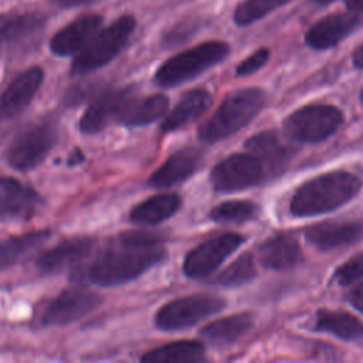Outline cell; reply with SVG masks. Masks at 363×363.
<instances>
[{
	"label": "cell",
	"instance_id": "obj_1",
	"mask_svg": "<svg viewBox=\"0 0 363 363\" xmlns=\"http://www.w3.org/2000/svg\"><path fill=\"white\" fill-rule=\"evenodd\" d=\"M166 257L160 238L146 233H123L113 238L88 265L85 278L99 286L122 285L146 272Z\"/></svg>",
	"mask_w": 363,
	"mask_h": 363
},
{
	"label": "cell",
	"instance_id": "obj_2",
	"mask_svg": "<svg viewBox=\"0 0 363 363\" xmlns=\"http://www.w3.org/2000/svg\"><path fill=\"white\" fill-rule=\"evenodd\" d=\"M360 189V177L350 172L320 174L298 187L291 200V213L296 217L329 213L352 200Z\"/></svg>",
	"mask_w": 363,
	"mask_h": 363
},
{
	"label": "cell",
	"instance_id": "obj_3",
	"mask_svg": "<svg viewBox=\"0 0 363 363\" xmlns=\"http://www.w3.org/2000/svg\"><path fill=\"white\" fill-rule=\"evenodd\" d=\"M264 102L265 96L259 88H242L228 94L199 129L200 140L214 143L234 135L258 115Z\"/></svg>",
	"mask_w": 363,
	"mask_h": 363
},
{
	"label": "cell",
	"instance_id": "obj_4",
	"mask_svg": "<svg viewBox=\"0 0 363 363\" xmlns=\"http://www.w3.org/2000/svg\"><path fill=\"white\" fill-rule=\"evenodd\" d=\"M135 27L136 20L133 16H122L105 28H99L89 43L75 55L71 64V74H89L112 61L126 45Z\"/></svg>",
	"mask_w": 363,
	"mask_h": 363
},
{
	"label": "cell",
	"instance_id": "obj_5",
	"mask_svg": "<svg viewBox=\"0 0 363 363\" xmlns=\"http://www.w3.org/2000/svg\"><path fill=\"white\" fill-rule=\"evenodd\" d=\"M228 51V44L223 41L201 43L166 60L156 71L155 82L163 88L180 85L223 61Z\"/></svg>",
	"mask_w": 363,
	"mask_h": 363
},
{
	"label": "cell",
	"instance_id": "obj_6",
	"mask_svg": "<svg viewBox=\"0 0 363 363\" xmlns=\"http://www.w3.org/2000/svg\"><path fill=\"white\" fill-rule=\"evenodd\" d=\"M343 113L332 105H308L292 112L284 122L288 139L299 143H318L332 136L342 125Z\"/></svg>",
	"mask_w": 363,
	"mask_h": 363
},
{
	"label": "cell",
	"instance_id": "obj_7",
	"mask_svg": "<svg viewBox=\"0 0 363 363\" xmlns=\"http://www.w3.org/2000/svg\"><path fill=\"white\" fill-rule=\"evenodd\" d=\"M224 305L223 298L210 294L182 296L163 305L155 316V323L160 330H182L220 312Z\"/></svg>",
	"mask_w": 363,
	"mask_h": 363
},
{
	"label": "cell",
	"instance_id": "obj_8",
	"mask_svg": "<svg viewBox=\"0 0 363 363\" xmlns=\"http://www.w3.org/2000/svg\"><path fill=\"white\" fill-rule=\"evenodd\" d=\"M268 177L264 163L252 153H235L217 163L210 174L214 190L221 193L254 187Z\"/></svg>",
	"mask_w": 363,
	"mask_h": 363
},
{
	"label": "cell",
	"instance_id": "obj_9",
	"mask_svg": "<svg viewBox=\"0 0 363 363\" xmlns=\"http://www.w3.org/2000/svg\"><path fill=\"white\" fill-rule=\"evenodd\" d=\"M57 142V129L52 123H38L18 135L7 152L11 167L26 172L38 166Z\"/></svg>",
	"mask_w": 363,
	"mask_h": 363
},
{
	"label": "cell",
	"instance_id": "obj_10",
	"mask_svg": "<svg viewBox=\"0 0 363 363\" xmlns=\"http://www.w3.org/2000/svg\"><path fill=\"white\" fill-rule=\"evenodd\" d=\"M244 238L235 233L213 237L191 250L183 262L184 274L191 279L211 275L241 244Z\"/></svg>",
	"mask_w": 363,
	"mask_h": 363
},
{
	"label": "cell",
	"instance_id": "obj_11",
	"mask_svg": "<svg viewBox=\"0 0 363 363\" xmlns=\"http://www.w3.org/2000/svg\"><path fill=\"white\" fill-rule=\"evenodd\" d=\"M99 302L95 292L79 286L69 288L44 305L38 320L43 326L67 325L94 311Z\"/></svg>",
	"mask_w": 363,
	"mask_h": 363
},
{
	"label": "cell",
	"instance_id": "obj_12",
	"mask_svg": "<svg viewBox=\"0 0 363 363\" xmlns=\"http://www.w3.org/2000/svg\"><path fill=\"white\" fill-rule=\"evenodd\" d=\"M136 98L133 86L105 91L86 108L79 121L81 130L84 133H96L111 122H121L126 109Z\"/></svg>",
	"mask_w": 363,
	"mask_h": 363
},
{
	"label": "cell",
	"instance_id": "obj_13",
	"mask_svg": "<svg viewBox=\"0 0 363 363\" xmlns=\"http://www.w3.org/2000/svg\"><path fill=\"white\" fill-rule=\"evenodd\" d=\"M363 23V13H332L318 20L306 33L305 43L313 50H328L349 37Z\"/></svg>",
	"mask_w": 363,
	"mask_h": 363
},
{
	"label": "cell",
	"instance_id": "obj_14",
	"mask_svg": "<svg viewBox=\"0 0 363 363\" xmlns=\"http://www.w3.org/2000/svg\"><path fill=\"white\" fill-rule=\"evenodd\" d=\"M40 206L34 189L13 177H0V220L26 221Z\"/></svg>",
	"mask_w": 363,
	"mask_h": 363
},
{
	"label": "cell",
	"instance_id": "obj_15",
	"mask_svg": "<svg viewBox=\"0 0 363 363\" xmlns=\"http://www.w3.org/2000/svg\"><path fill=\"white\" fill-rule=\"evenodd\" d=\"M41 67H31L18 74L0 94V122L17 116L34 98L43 84Z\"/></svg>",
	"mask_w": 363,
	"mask_h": 363
},
{
	"label": "cell",
	"instance_id": "obj_16",
	"mask_svg": "<svg viewBox=\"0 0 363 363\" xmlns=\"http://www.w3.org/2000/svg\"><path fill=\"white\" fill-rule=\"evenodd\" d=\"M101 14H84L58 30L51 41L50 50L60 57L77 55L102 26Z\"/></svg>",
	"mask_w": 363,
	"mask_h": 363
},
{
	"label": "cell",
	"instance_id": "obj_17",
	"mask_svg": "<svg viewBox=\"0 0 363 363\" xmlns=\"http://www.w3.org/2000/svg\"><path fill=\"white\" fill-rule=\"evenodd\" d=\"M95 245L92 238H69L51 250L43 252L37 259V268L43 274H58L61 271L78 267L89 257Z\"/></svg>",
	"mask_w": 363,
	"mask_h": 363
},
{
	"label": "cell",
	"instance_id": "obj_18",
	"mask_svg": "<svg viewBox=\"0 0 363 363\" xmlns=\"http://www.w3.org/2000/svg\"><path fill=\"white\" fill-rule=\"evenodd\" d=\"M245 149L264 163L268 177L284 172L294 153L292 147L277 130H264L255 133L245 142Z\"/></svg>",
	"mask_w": 363,
	"mask_h": 363
},
{
	"label": "cell",
	"instance_id": "obj_19",
	"mask_svg": "<svg viewBox=\"0 0 363 363\" xmlns=\"http://www.w3.org/2000/svg\"><path fill=\"white\" fill-rule=\"evenodd\" d=\"M363 227L359 223L323 221L306 228V240L319 250H335L349 245L360 238Z\"/></svg>",
	"mask_w": 363,
	"mask_h": 363
},
{
	"label": "cell",
	"instance_id": "obj_20",
	"mask_svg": "<svg viewBox=\"0 0 363 363\" xmlns=\"http://www.w3.org/2000/svg\"><path fill=\"white\" fill-rule=\"evenodd\" d=\"M200 160V153L196 149H180L169 156V159L160 167H157V170L149 177L147 183L156 189L179 184L196 172Z\"/></svg>",
	"mask_w": 363,
	"mask_h": 363
},
{
	"label": "cell",
	"instance_id": "obj_21",
	"mask_svg": "<svg viewBox=\"0 0 363 363\" xmlns=\"http://www.w3.org/2000/svg\"><path fill=\"white\" fill-rule=\"evenodd\" d=\"M258 258L268 269L285 271L301 262L302 251L295 238L282 234L264 241L258 250Z\"/></svg>",
	"mask_w": 363,
	"mask_h": 363
},
{
	"label": "cell",
	"instance_id": "obj_22",
	"mask_svg": "<svg viewBox=\"0 0 363 363\" xmlns=\"http://www.w3.org/2000/svg\"><path fill=\"white\" fill-rule=\"evenodd\" d=\"M254 318L251 313H237L206 325L200 330V336L216 347H225L248 333Z\"/></svg>",
	"mask_w": 363,
	"mask_h": 363
},
{
	"label": "cell",
	"instance_id": "obj_23",
	"mask_svg": "<svg viewBox=\"0 0 363 363\" xmlns=\"http://www.w3.org/2000/svg\"><path fill=\"white\" fill-rule=\"evenodd\" d=\"M210 104L211 96L206 89L189 91L162 121L160 129L163 132H172L194 122L208 109Z\"/></svg>",
	"mask_w": 363,
	"mask_h": 363
},
{
	"label": "cell",
	"instance_id": "obj_24",
	"mask_svg": "<svg viewBox=\"0 0 363 363\" xmlns=\"http://www.w3.org/2000/svg\"><path fill=\"white\" fill-rule=\"evenodd\" d=\"M50 230H37L0 240V271L28 258L50 238Z\"/></svg>",
	"mask_w": 363,
	"mask_h": 363
},
{
	"label": "cell",
	"instance_id": "obj_25",
	"mask_svg": "<svg viewBox=\"0 0 363 363\" xmlns=\"http://www.w3.org/2000/svg\"><path fill=\"white\" fill-rule=\"evenodd\" d=\"M182 204V199L176 193H163L152 196L138 206L129 214V220L140 225H155L170 218Z\"/></svg>",
	"mask_w": 363,
	"mask_h": 363
},
{
	"label": "cell",
	"instance_id": "obj_26",
	"mask_svg": "<svg viewBox=\"0 0 363 363\" xmlns=\"http://www.w3.org/2000/svg\"><path fill=\"white\" fill-rule=\"evenodd\" d=\"M315 330L326 332L345 340H354L363 336V323L347 312L322 309L316 313Z\"/></svg>",
	"mask_w": 363,
	"mask_h": 363
},
{
	"label": "cell",
	"instance_id": "obj_27",
	"mask_svg": "<svg viewBox=\"0 0 363 363\" xmlns=\"http://www.w3.org/2000/svg\"><path fill=\"white\" fill-rule=\"evenodd\" d=\"M204 357V346L197 340H180L153 349L140 357L145 363H193Z\"/></svg>",
	"mask_w": 363,
	"mask_h": 363
},
{
	"label": "cell",
	"instance_id": "obj_28",
	"mask_svg": "<svg viewBox=\"0 0 363 363\" xmlns=\"http://www.w3.org/2000/svg\"><path fill=\"white\" fill-rule=\"evenodd\" d=\"M167 106H169V98L162 94L150 95L143 99L136 98L126 109L125 115L121 119V123L129 125V126L147 125L159 119L163 113H166Z\"/></svg>",
	"mask_w": 363,
	"mask_h": 363
},
{
	"label": "cell",
	"instance_id": "obj_29",
	"mask_svg": "<svg viewBox=\"0 0 363 363\" xmlns=\"http://www.w3.org/2000/svg\"><path fill=\"white\" fill-rule=\"evenodd\" d=\"M45 23L38 13L0 14V45L33 34Z\"/></svg>",
	"mask_w": 363,
	"mask_h": 363
},
{
	"label": "cell",
	"instance_id": "obj_30",
	"mask_svg": "<svg viewBox=\"0 0 363 363\" xmlns=\"http://www.w3.org/2000/svg\"><path fill=\"white\" fill-rule=\"evenodd\" d=\"M292 0H242L234 10V23L240 27L250 26Z\"/></svg>",
	"mask_w": 363,
	"mask_h": 363
},
{
	"label": "cell",
	"instance_id": "obj_31",
	"mask_svg": "<svg viewBox=\"0 0 363 363\" xmlns=\"http://www.w3.org/2000/svg\"><path fill=\"white\" fill-rule=\"evenodd\" d=\"M259 208L255 203L247 200H231L216 206L210 217L216 223H244L257 217Z\"/></svg>",
	"mask_w": 363,
	"mask_h": 363
},
{
	"label": "cell",
	"instance_id": "obj_32",
	"mask_svg": "<svg viewBox=\"0 0 363 363\" xmlns=\"http://www.w3.org/2000/svg\"><path fill=\"white\" fill-rule=\"evenodd\" d=\"M255 275L257 269L252 257L250 254H242L214 278V284L228 288L240 286L250 282Z\"/></svg>",
	"mask_w": 363,
	"mask_h": 363
},
{
	"label": "cell",
	"instance_id": "obj_33",
	"mask_svg": "<svg viewBox=\"0 0 363 363\" xmlns=\"http://www.w3.org/2000/svg\"><path fill=\"white\" fill-rule=\"evenodd\" d=\"M363 277V252L352 257L335 272V281L339 285H349Z\"/></svg>",
	"mask_w": 363,
	"mask_h": 363
},
{
	"label": "cell",
	"instance_id": "obj_34",
	"mask_svg": "<svg viewBox=\"0 0 363 363\" xmlns=\"http://www.w3.org/2000/svg\"><path fill=\"white\" fill-rule=\"evenodd\" d=\"M269 58V50L268 48H259L255 52H252L250 57H247L244 61H241L237 67V75H250L259 68H262Z\"/></svg>",
	"mask_w": 363,
	"mask_h": 363
},
{
	"label": "cell",
	"instance_id": "obj_35",
	"mask_svg": "<svg viewBox=\"0 0 363 363\" xmlns=\"http://www.w3.org/2000/svg\"><path fill=\"white\" fill-rule=\"evenodd\" d=\"M196 30V26L190 21H184V23H180L177 26H174L164 37L163 43H166L167 45H176L182 41H184L187 37H190Z\"/></svg>",
	"mask_w": 363,
	"mask_h": 363
},
{
	"label": "cell",
	"instance_id": "obj_36",
	"mask_svg": "<svg viewBox=\"0 0 363 363\" xmlns=\"http://www.w3.org/2000/svg\"><path fill=\"white\" fill-rule=\"evenodd\" d=\"M347 301L363 313V284H359L347 294Z\"/></svg>",
	"mask_w": 363,
	"mask_h": 363
},
{
	"label": "cell",
	"instance_id": "obj_37",
	"mask_svg": "<svg viewBox=\"0 0 363 363\" xmlns=\"http://www.w3.org/2000/svg\"><path fill=\"white\" fill-rule=\"evenodd\" d=\"M95 1H99V0H55V3L60 6V7H64V9H69V7H79V6H88V4H92Z\"/></svg>",
	"mask_w": 363,
	"mask_h": 363
},
{
	"label": "cell",
	"instance_id": "obj_38",
	"mask_svg": "<svg viewBox=\"0 0 363 363\" xmlns=\"http://www.w3.org/2000/svg\"><path fill=\"white\" fill-rule=\"evenodd\" d=\"M352 60L356 68H363V43L353 51Z\"/></svg>",
	"mask_w": 363,
	"mask_h": 363
},
{
	"label": "cell",
	"instance_id": "obj_39",
	"mask_svg": "<svg viewBox=\"0 0 363 363\" xmlns=\"http://www.w3.org/2000/svg\"><path fill=\"white\" fill-rule=\"evenodd\" d=\"M346 7L350 11L363 13V0H346Z\"/></svg>",
	"mask_w": 363,
	"mask_h": 363
},
{
	"label": "cell",
	"instance_id": "obj_40",
	"mask_svg": "<svg viewBox=\"0 0 363 363\" xmlns=\"http://www.w3.org/2000/svg\"><path fill=\"white\" fill-rule=\"evenodd\" d=\"M82 160H84V155L81 153V150H79V149H75V150H74V153L69 156L68 163L72 166V164H78V163H81Z\"/></svg>",
	"mask_w": 363,
	"mask_h": 363
},
{
	"label": "cell",
	"instance_id": "obj_41",
	"mask_svg": "<svg viewBox=\"0 0 363 363\" xmlns=\"http://www.w3.org/2000/svg\"><path fill=\"white\" fill-rule=\"evenodd\" d=\"M315 3H318V4H328V3H332V1H335V0H313Z\"/></svg>",
	"mask_w": 363,
	"mask_h": 363
},
{
	"label": "cell",
	"instance_id": "obj_42",
	"mask_svg": "<svg viewBox=\"0 0 363 363\" xmlns=\"http://www.w3.org/2000/svg\"><path fill=\"white\" fill-rule=\"evenodd\" d=\"M360 99H362V102H363V91H362V94H360Z\"/></svg>",
	"mask_w": 363,
	"mask_h": 363
}]
</instances>
